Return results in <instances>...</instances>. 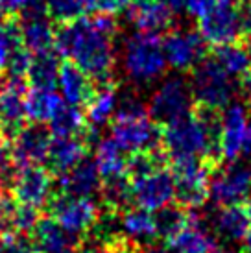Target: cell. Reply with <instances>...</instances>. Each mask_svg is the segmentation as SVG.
Wrapping results in <instances>:
<instances>
[{
  "instance_id": "49",
  "label": "cell",
  "mask_w": 251,
  "mask_h": 253,
  "mask_svg": "<svg viewBox=\"0 0 251 253\" xmlns=\"http://www.w3.org/2000/svg\"><path fill=\"white\" fill-rule=\"evenodd\" d=\"M2 84H4V80H2V76H0V89H2Z\"/></svg>"
},
{
  "instance_id": "15",
  "label": "cell",
  "mask_w": 251,
  "mask_h": 253,
  "mask_svg": "<svg viewBox=\"0 0 251 253\" xmlns=\"http://www.w3.org/2000/svg\"><path fill=\"white\" fill-rule=\"evenodd\" d=\"M250 113L244 104H229L220 115V157L223 161H237L244 154L250 133Z\"/></svg>"
},
{
  "instance_id": "48",
  "label": "cell",
  "mask_w": 251,
  "mask_h": 253,
  "mask_svg": "<svg viewBox=\"0 0 251 253\" xmlns=\"http://www.w3.org/2000/svg\"><path fill=\"white\" fill-rule=\"evenodd\" d=\"M223 2H235V4H237L238 0H223Z\"/></svg>"
},
{
  "instance_id": "47",
  "label": "cell",
  "mask_w": 251,
  "mask_h": 253,
  "mask_svg": "<svg viewBox=\"0 0 251 253\" xmlns=\"http://www.w3.org/2000/svg\"><path fill=\"white\" fill-rule=\"evenodd\" d=\"M142 253H161V252H157V250H144L142 248Z\"/></svg>"
},
{
  "instance_id": "33",
  "label": "cell",
  "mask_w": 251,
  "mask_h": 253,
  "mask_svg": "<svg viewBox=\"0 0 251 253\" xmlns=\"http://www.w3.org/2000/svg\"><path fill=\"white\" fill-rule=\"evenodd\" d=\"M19 46H22V41L17 17L0 19V71L6 69L7 59Z\"/></svg>"
},
{
  "instance_id": "16",
  "label": "cell",
  "mask_w": 251,
  "mask_h": 253,
  "mask_svg": "<svg viewBox=\"0 0 251 253\" xmlns=\"http://www.w3.org/2000/svg\"><path fill=\"white\" fill-rule=\"evenodd\" d=\"M52 133L42 124H30L24 126L15 137L11 144V163L17 169L30 167V165H44L48 159Z\"/></svg>"
},
{
  "instance_id": "37",
  "label": "cell",
  "mask_w": 251,
  "mask_h": 253,
  "mask_svg": "<svg viewBox=\"0 0 251 253\" xmlns=\"http://www.w3.org/2000/svg\"><path fill=\"white\" fill-rule=\"evenodd\" d=\"M102 253H142V246L127 237L113 235L109 239L102 240Z\"/></svg>"
},
{
  "instance_id": "44",
  "label": "cell",
  "mask_w": 251,
  "mask_h": 253,
  "mask_svg": "<svg viewBox=\"0 0 251 253\" xmlns=\"http://www.w3.org/2000/svg\"><path fill=\"white\" fill-rule=\"evenodd\" d=\"M242 209H244L246 216H248V220H250V224H251V196H248L244 200V204H242Z\"/></svg>"
},
{
  "instance_id": "14",
  "label": "cell",
  "mask_w": 251,
  "mask_h": 253,
  "mask_svg": "<svg viewBox=\"0 0 251 253\" xmlns=\"http://www.w3.org/2000/svg\"><path fill=\"white\" fill-rule=\"evenodd\" d=\"M30 85L24 78H6L0 89V135L11 142L26 126L24 98Z\"/></svg>"
},
{
  "instance_id": "8",
  "label": "cell",
  "mask_w": 251,
  "mask_h": 253,
  "mask_svg": "<svg viewBox=\"0 0 251 253\" xmlns=\"http://www.w3.org/2000/svg\"><path fill=\"white\" fill-rule=\"evenodd\" d=\"M194 98L190 85L185 78L172 76L152 94L148 104V115L161 127L181 119L192 111Z\"/></svg>"
},
{
  "instance_id": "12",
  "label": "cell",
  "mask_w": 251,
  "mask_h": 253,
  "mask_svg": "<svg viewBox=\"0 0 251 253\" xmlns=\"http://www.w3.org/2000/svg\"><path fill=\"white\" fill-rule=\"evenodd\" d=\"M19 30H21L22 46L28 48L32 54H42L54 50V37L56 30L48 17L44 0H37L26 9L17 15Z\"/></svg>"
},
{
  "instance_id": "22",
  "label": "cell",
  "mask_w": 251,
  "mask_h": 253,
  "mask_svg": "<svg viewBox=\"0 0 251 253\" xmlns=\"http://www.w3.org/2000/svg\"><path fill=\"white\" fill-rule=\"evenodd\" d=\"M89 142L84 137H52L48 150V170L52 176H61L84 161Z\"/></svg>"
},
{
  "instance_id": "46",
  "label": "cell",
  "mask_w": 251,
  "mask_h": 253,
  "mask_svg": "<svg viewBox=\"0 0 251 253\" xmlns=\"http://www.w3.org/2000/svg\"><path fill=\"white\" fill-rule=\"evenodd\" d=\"M210 253H233V252H227V250H220V248H214Z\"/></svg>"
},
{
  "instance_id": "4",
  "label": "cell",
  "mask_w": 251,
  "mask_h": 253,
  "mask_svg": "<svg viewBox=\"0 0 251 253\" xmlns=\"http://www.w3.org/2000/svg\"><path fill=\"white\" fill-rule=\"evenodd\" d=\"M218 165L205 159H179L170 161V170L175 185V204L183 209H194L209 200L210 174Z\"/></svg>"
},
{
  "instance_id": "26",
  "label": "cell",
  "mask_w": 251,
  "mask_h": 253,
  "mask_svg": "<svg viewBox=\"0 0 251 253\" xmlns=\"http://www.w3.org/2000/svg\"><path fill=\"white\" fill-rule=\"evenodd\" d=\"M59 56L56 50L35 54L32 67L28 71L26 82L34 89H42V91H54L57 87V74H59Z\"/></svg>"
},
{
  "instance_id": "18",
  "label": "cell",
  "mask_w": 251,
  "mask_h": 253,
  "mask_svg": "<svg viewBox=\"0 0 251 253\" xmlns=\"http://www.w3.org/2000/svg\"><path fill=\"white\" fill-rule=\"evenodd\" d=\"M100 187H102V177L98 174L94 159L87 157L67 174L56 176L54 179V192H63L70 196L94 198L100 194Z\"/></svg>"
},
{
  "instance_id": "43",
  "label": "cell",
  "mask_w": 251,
  "mask_h": 253,
  "mask_svg": "<svg viewBox=\"0 0 251 253\" xmlns=\"http://www.w3.org/2000/svg\"><path fill=\"white\" fill-rule=\"evenodd\" d=\"M242 240H244V253H251V225H250V229H248V233H246V237Z\"/></svg>"
},
{
  "instance_id": "21",
  "label": "cell",
  "mask_w": 251,
  "mask_h": 253,
  "mask_svg": "<svg viewBox=\"0 0 251 253\" xmlns=\"http://www.w3.org/2000/svg\"><path fill=\"white\" fill-rule=\"evenodd\" d=\"M57 85L61 91V98L69 106H87V102L92 98L96 91V85L87 76L78 65L72 61H63L57 74Z\"/></svg>"
},
{
  "instance_id": "13",
  "label": "cell",
  "mask_w": 251,
  "mask_h": 253,
  "mask_svg": "<svg viewBox=\"0 0 251 253\" xmlns=\"http://www.w3.org/2000/svg\"><path fill=\"white\" fill-rule=\"evenodd\" d=\"M167 63L179 72H190L207 57V42L194 30H170L163 39Z\"/></svg>"
},
{
  "instance_id": "27",
  "label": "cell",
  "mask_w": 251,
  "mask_h": 253,
  "mask_svg": "<svg viewBox=\"0 0 251 253\" xmlns=\"http://www.w3.org/2000/svg\"><path fill=\"white\" fill-rule=\"evenodd\" d=\"M120 224L127 239L135 242H154L157 239L154 214L150 211H144L140 207H127L120 212Z\"/></svg>"
},
{
  "instance_id": "35",
  "label": "cell",
  "mask_w": 251,
  "mask_h": 253,
  "mask_svg": "<svg viewBox=\"0 0 251 253\" xmlns=\"http://www.w3.org/2000/svg\"><path fill=\"white\" fill-rule=\"evenodd\" d=\"M32 61H34V54L28 48L19 46L11 54V57L7 59V65L4 71H6L7 78H24L26 80L30 67H32Z\"/></svg>"
},
{
  "instance_id": "2",
  "label": "cell",
  "mask_w": 251,
  "mask_h": 253,
  "mask_svg": "<svg viewBox=\"0 0 251 253\" xmlns=\"http://www.w3.org/2000/svg\"><path fill=\"white\" fill-rule=\"evenodd\" d=\"M122 65L126 74L135 84L146 85L155 82L167 71V57L159 34L137 32L124 42Z\"/></svg>"
},
{
  "instance_id": "23",
  "label": "cell",
  "mask_w": 251,
  "mask_h": 253,
  "mask_svg": "<svg viewBox=\"0 0 251 253\" xmlns=\"http://www.w3.org/2000/svg\"><path fill=\"white\" fill-rule=\"evenodd\" d=\"M117 111V85L115 82L104 85H96L92 98L85 106V122L87 129L96 135L98 127L105 126Z\"/></svg>"
},
{
  "instance_id": "50",
  "label": "cell",
  "mask_w": 251,
  "mask_h": 253,
  "mask_svg": "<svg viewBox=\"0 0 251 253\" xmlns=\"http://www.w3.org/2000/svg\"><path fill=\"white\" fill-rule=\"evenodd\" d=\"M244 2H248V4H251V0H244Z\"/></svg>"
},
{
  "instance_id": "29",
  "label": "cell",
  "mask_w": 251,
  "mask_h": 253,
  "mask_svg": "<svg viewBox=\"0 0 251 253\" xmlns=\"http://www.w3.org/2000/svg\"><path fill=\"white\" fill-rule=\"evenodd\" d=\"M126 161H127V157L111 137L98 142L96 154H94V165H96L98 174H100L102 179L124 176Z\"/></svg>"
},
{
  "instance_id": "6",
  "label": "cell",
  "mask_w": 251,
  "mask_h": 253,
  "mask_svg": "<svg viewBox=\"0 0 251 253\" xmlns=\"http://www.w3.org/2000/svg\"><path fill=\"white\" fill-rule=\"evenodd\" d=\"M50 216L63 229L78 239H84L96 227L100 220V207L92 198L70 196L63 192H54L46 204Z\"/></svg>"
},
{
  "instance_id": "20",
  "label": "cell",
  "mask_w": 251,
  "mask_h": 253,
  "mask_svg": "<svg viewBox=\"0 0 251 253\" xmlns=\"http://www.w3.org/2000/svg\"><path fill=\"white\" fill-rule=\"evenodd\" d=\"M127 15L139 32H170L174 24V11L163 0H131Z\"/></svg>"
},
{
  "instance_id": "25",
  "label": "cell",
  "mask_w": 251,
  "mask_h": 253,
  "mask_svg": "<svg viewBox=\"0 0 251 253\" xmlns=\"http://www.w3.org/2000/svg\"><path fill=\"white\" fill-rule=\"evenodd\" d=\"M250 220L242 205H223L212 218V229L225 240H242L250 229Z\"/></svg>"
},
{
  "instance_id": "17",
  "label": "cell",
  "mask_w": 251,
  "mask_h": 253,
  "mask_svg": "<svg viewBox=\"0 0 251 253\" xmlns=\"http://www.w3.org/2000/svg\"><path fill=\"white\" fill-rule=\"evenodd\" d=\"M165 246L170 253H210L216 248V240L202 227L200 214L188 209V222L165 239Z\"/></svg>"
},
{
  "instance_id": "39",
  "label": "cell",
  "mask_w": 251,
  "mask_h": 253,
  "mask_svg": "<svg viewBox=\"0 0 251 253\" xmlns=\"http://www.w3.org/2000/svg\"><path fill=\"white\" fill-rule=\"evenodd\" d=\"M218 0H187V4H185V9H187L190 15H194V17H202L209 11L210 7L216 4Z\"/></svg>"
},
{
  "instance_id": "3",
  "label": "cell",
  "mask_w": 251,
  "mask_h": 253,
  "mask_svg": "<svg viewBox=\"0 0 251 253\" xmlns=\"http://www.w3.org/2000/svg\"><path fill=\"white\" fill-rule=\"evenodd\" d=\"M190 91L196 106L223 111L235 96V84L227 72L212 59L205 57L190 71Z\"/></svg>"
},
{
  "instance_id": "30",
  "label": "cell",
  "mask_w": 251,
  "mask_h": 253,
  "mask_svg": "<svg viewBox=\"0 0 251 253\" xmlns=\"http://www.w3.org/2000/svg\"><path fill=\"white\" fill-rule=\"evenodd\" d=\"M212 59H214L231 78L242 76V74L251 67V54H250V50L246 48V44L242 41L216 46V48L212 50Z\"/></svg>"
},
{
  "instance_id": "5",
  "label": "cell",
  "mask_w": 251,
  "mask_h": 253,
  "mask_svg": "<svg viewBox=\"0 0 251 253\" xmlns=\"http://www.w3.org/2000/svg\"><path fill=\"white\" fill-rule=\"evenodd\" d=\"M163 127L150 119L148 113L122 115L115 113L111 120V139L124 154L154 152L161 148Z\"/></svg>"
},
{
  "instance_id": "32",
  "label": "cell",
  "mask_w": 251,
  "mask_h": 253,
  "mask_svg": "<svg viewBox=\"0 0 251 253\" xmlns=\"http://www.w3.org/2000/svg\"><path fill=\"white\" fill-rule=\"evenodd\" d=\"M48 17L57 24L72 22L89 13V0H44Z\"/></svg>"
},
{
  "instance_id": "31",
  "label": "cell",
  "mask_w": 251,
  "mask_h": 253,
  "mask_svg": "<svg viewBox=\"0 0 251 253\" xmlns=\"http://www.w3.org/2000/svg\"><path fill=\"white\" fill-rule=\"evenodd\" d=\"M155 229H157V239H168L170 235L179 231L183 225L188 222V209H183L181 205L168 204L155 211Z\"/></svg>"
},
{
  "instance_id": "41",
  "label": "cell",
  "mask_w": 251,
  "mask_h": 253,
  "mask_svg": "<svg viewBox=\"0 0 251 253\" xmlns=\"http://www.w3.org/2000/svg\"><path fill=\"white\" fill-rule=\"evenodd\" d=\"M240 89H242V94L248 100V104L251 106V67L240 76Z\"/></svg>"
},
{
  "instance_id": "1",
  "label": "cell",
  "mask_w": 251,
  "mask_h": 253,
  "mask_svg": "<svg viewBox=\"0 0 251 253\" xmlns=\"http://www.w3.org/2000/svg\"><path fill=\"white\" fill-rule=\"evenodd\" d=\"M119 22L115 15L96 13L59 24L54 37L57 56L72 61L91 78L94 85L113 82L115 37Z\"/></svg>"
},
{
  "instance_id": "38",
  "label": "cell",
  "mask_w": 251,
  "mask_h": 253,
  "mask_svg": "<svg viewBox=\"0 0 251 253\" xmlns=\"http://www.w3.org/2000/svg\"><path fill=\"white\" fill-rule=\"evenodd\" d=\"M129 4H131V0H89V9H91V13L117 15L127 9Z\"/></svg>"
},
{
  "instance_id": "28",
  "label": "cell",
  "mask_w": 251,
  "mask_h": 253,
  "mask_svg": "<svg viewBox=\"0 0 251 253\" xmlns=\"http://www.w3.org/2000/svg\"><path fill=\"white\" fill-rule=\"evenodd\" d=\"M48 124L52 137H84L89 142L85 115L80 111V107L63 104L59 111L56 113V117L50 120Z\"/></svg>"
},
{
  "instance_id": "10",
  "label": "cell",
  "mask_w": 251,
  "mask_h": 253,
  "mask_svg": "<svg viewBox=\"0 0 251 253\" xmlns=\"http://www.w3.org/2000/svg\"><path fill=\"white\" fill-rule=\"evenodd\" d=\"M251 169L242 163H229L227 167L218 165L210 174L209 198L220 207L238 205L250 196Z\"/></svg>"
},
{
  "instance_id": "34",
  "label": "cell",
  "mask_w": 251,
  "mask_h": 253,
  "mask_svg": "<svg viewBox=\"0 0 251 253\" xmlns=\"http://www.w3.org/2000/svg\"><path fill=\"white\" fill-rule=\"evenodd\" d=\"M19 204L9 192L0 190V235H11L15 231Z\"/></svg>"
},
{
  "instance_id": "19",
  "label": "cell",
  "mask_w": 251,
  "mask_h": 253,
  "mask_svg": "<svg viewBox=\"0 0 251 253\" xmlns=\"http://www.w3.org/2000/svg\"><path fill=\"white\" fill-rule=\"evenodd\" d=\"M30 240L37 253H76L82 242V239L65 231L52 216L39 218Z\"/></svg>"
},
{
  "instance_id": "36",
  "label": "cell",
  "mask_w": 251,
  "mask_h": 253,
  "mask_svg": "<svg viewBox=\"0 0 251 253\" xmlns=\"http://www.w3.org/2000/svg\"><path fill=\"white\" fill-rule=\"evenodd\" d=\"M39 218H41L39 209L19 204L17 222H15V231H17V235H32V231H34L37 222H39Z\"/></svg>"
},
{
  "instance_id": "42",
  "label": "cell",
  "mask_w": 251,
  "mask_h": 253,
  "mask_svg": "<svg viewBox=\"0 0 251 253\" xmlns=\"http://www.w3.org/2000/svg\"><path fill=\"white\" fill-rule=\"evenodd\" d=\"M163 2H165L172 11H183V9H185V4H187V0H163Z\"/></svg>"
},
{
  "instance_id": "40",
  "label": "cell",
  "mask_w": 251,
  "mask_h": 253,
  "mask_svg": "<svg viewBox=\"0 0 251 253\" xmlns=\"http://www.w3.org/2000/svg\"><path fill=\"white\" fill-rule=\"evenodd\" d=\"M11 150H9V142L0 135V174L6 172L11 167Z\"/></svg>"
},
{
  "instance_id": "9",
  "label": "cell",
  "mask_w": 251,
  "mask_h": 253,
  "mask_svg": "<svg viewBox=\"0 0 251 253\" xmlns=\"http://www.w3.org/2000/svg\"><path fill=\"white\" fill-rule=\"evenodd\" d=\"M129 183L133 204L144 211L155 212L161 207L175 202L174 176L168 167H159L148 174L131 177Z\"/></svg>"
},
{
  "instance_id": "7",
  "label": "cell",
  "mask_w": 251,
  "mask_h": 253,
  "mask_svg": "<svg viewBox=\"0 0 251 253\" xmlns=\"http://www.w3.org/2000/svg\"><path fill=\"white\" fill-rule=\"evenodd\" d=\"M198 32L209 46L238 42L244 39V26L240 17V6L235 2L218 0L205 15L198 19Z\"/></svg>"
},
{
  "instance_id": "11",
  "label": "cell",
  "mask_w": 251,
  "mask_h": 253,
  "mask_svg": "<svg viewBox=\"0 0 251 253\" xmlns=\"http://www.w3.org/2000/svg\"><path fill=\"white\" fill-rule=\"evenodd\" d=\"M9 189L17 204L30 205L41 211L54 194V177L50 170L41 165H30L17 169Z\"/></svg>"
},
{
  "instance_id": "24",
  "label": "cell",
  "mask_w": 251,
  "mask_h": 253,
  "mask_svg": "<svg viewBox=\"0 0 251 253\" xmlns=\"http://www.w3.org/2000/svg\"><path fill=\"white\" fill-rule=\"evenodd\" d=\"M65 102L54 91H42V89H34L30 87L24 98V111H26V120L30 124H44L56 117L59 107Z\"/></svg>"
},
{
  "instance_id": "45",
  "label": "cell",
  "mask_w": 251,
  "mask_h": 253,
  "mask_svg": "<svg viewBox=\"0 0 251 253\" xmlns=\"http://www.w3.org/2000/svg\"><path fill=\"white\" fill-rule=\"evenodd\" d=\"M242 42H244V44H246V48L250 50V54H251V32H250V34H248V36L244 37V39H242Z\"/></svg>"
}]
</instances>
